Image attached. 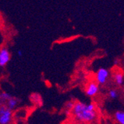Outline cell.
Segmentation results:
<instances>
[{"label": "cell", "mask_w": 124, "mask_h": 124, "mask_svg": "<svg viewBox=\"0 0 124 124\" xmlns=\"http://www.w3.org/2000/svg\"><path fill=\"white\" fill-rule=\"evenodd\" d=\"M71 113L76 121L79 123H93L97 119V111L93 103L85 104L82 102L74 103Z\"/></svg>", "instance_id": "1"}, {"label": "cell", "mask_w": 124, "mask_h": 124, "mask_svg": "<svg viewBox=\"0 0 124 124\" xmlns=\"http://www.w3.org/2000/svg\"><path fill=\"white\" fill-rule=\"evenodd\" d=\"M12 110L8 108L7 106H1L0 108V123L8 124L12 120Z\"/></svg>", "instance_id": "2"}, {"label": "cell", "mask_w": 124, "mask_h": 124, "mask_svg": "<svg viewBox=\"0 0 124 124\" xmlns=\"http://www.w3.org/2000/svg\"><path fill=\"white\" fill-rule=\"evenodd\" d=\"M108 76H109V73L108 70L106 69H103V68H101V69H100L97 71V74H96L97 83L101 85L106 83L108 78Z\"/></svg>", "instance_id": "3"}, {"label": "cell", "mask_w": 124, "mask_h": 124, "mask_svg": "<svg viewBox=\"0 0 124 124\" xmlns=\"http://www.w3.org/2000/svg\"><path fill=\"white\" fill-rule=\"evenodd\" d=\"M98 92H99V86L97 83L94 82H92L88 84L85 89V94L88 97H94L98 93Z\"/></svg>", "instance_id": "4"}, {"label": "cell", "mask_w": 124, "mask_h": 124, "mask_svg": "<svg viewBox=\"0 0 124 124\" xmlns=\"http://www.w3.org/2000/svg\"><path fill=\"white\" fill-rule=\"evenodd\" d=\"M10 59V54L7 48H2L0 51V66L5 65Z\"/></svg>", "instance_id": "5"}, {"label": "cell", "mask_w": 124, "mask_h": 124, "mask_svg": "<svg viewBox=\"0 0 124 124\" xmlns=\"http://www.w3.org/2000/svg\"><path fill=\"white\" fill-rule=\"evenodd\" d=\"M114 80H115V82L116 83V84H117L118 85H123V83L124 82L123 74L122 73H116L114 76Z\"/></svg>", "instance_id": "6"}, {"label": "cell", "mask_w": 124, "mask_h": 124, "mask_svg": "<svg viewBox=\"0 0 124 124\" xmlns=\"http://www.w3.org/2000/svg\"><path fill=\"white\" fill-rule=\"evenodd\" d=\"M115 120L120 124H124V112L123 111H117L115 114Z\"/></svg>", "instance_id": "7"}, {"label": "cell", "mask_w": 124, "mask_h": 124, "mask_svg": "<svg viewBox=\"0 0 124 124\" xmlns=\"http://www.w3.org/2000/svg\"><path fill=\"white\" fill-rule=\"evenodd\" d=\"M18 104V100L15 98L11 97L7 102V107L11 110H14Z\"/></svg>", "instance_id": "8"}, {"label": "cell", "mask_w": 124, "mask_h": 124, "mask_svg": "<svg viewBox=\"0 0 124 124\" xmlns=\"http://www.w3.org/2000/svg\"><path fill=\"white\" fill-rule=\"evenodd\" d=\"M12 97L11 95L7 92H2L1 94H0V100H1V102L4 103V102H8V101Z\"/></svg>", "instance_id": "9"}, {"label": "cell", "mask_w": 124, "mask_h": 124, "mask_svg": "<svg viewBox=\"0 0 124 124\" xmlns=\"http://www.w3.org/2000/svg\"><path fill=\"white\" fill-rule=\"evenodd\" d=\"M117 96H118V94H117L116 90L111 89V90H110V91H109V92H108V97L110 98H111V99H116L117 97Z\"/></svg>", "instance_id": "10"}, {"label": "cell", "mask_w": 124, "mask_h": 124, "mask_svg": "<svg viewBox=\"0 0 124 124\" xmlns=\"http://www.w3.org/2000/svg\"><path fill=\"white\" fill-rule=\"evenodd\" d=\"M74 106V103L70 102V103H68V105H67V108H69V109H71H71L73 108Z\"/></svg>", "instance_id": "11"}, {"label": "cell", "mask_w": 124, "mask_h": 124, "mask_svg": "<svg viewBox=\"0 0 124 124\" xmlns=\"http://www.w3.org/2000/svg\"><path fill=\"white\" fill-rule=\"evenodd\" d=\"M17 54H18V56H19V57H22V54H23V52H22L21 50H19V51H17Z\"/></svg>", "instance_id": "12"}]
</instances>
